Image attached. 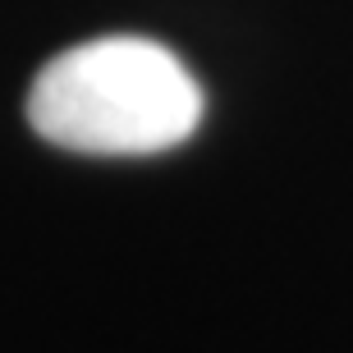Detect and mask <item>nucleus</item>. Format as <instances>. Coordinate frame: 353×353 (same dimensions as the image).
Returning <instances> with one entry per match:
<instances>
[{
	"label": "nucleus",
	"instance_id": "obj_1",
	"mask_svg": "<svg viewBox=\"0 0 353 353\" xmlns=\"http://www.w3.org/2000/svg\"><path fill=\"white\" fill-rule=\"evenodd\" d=\"M28 124L79 157H157L197 133L202 88L161 41L97 37L32 79Z\"/></svg>",
	"mask_w": 353,
	"mask_h": 353
}]
</instances>
